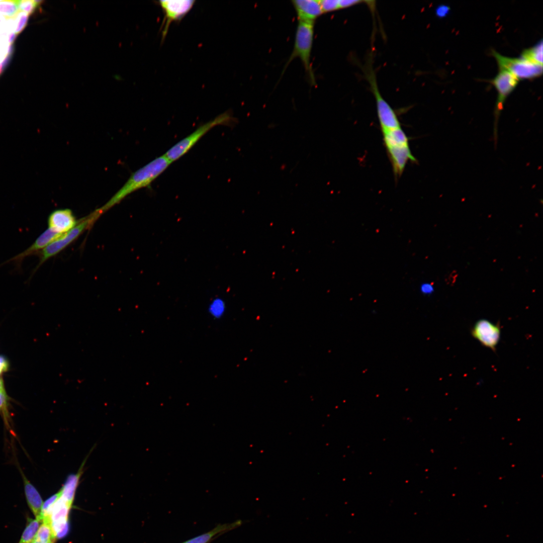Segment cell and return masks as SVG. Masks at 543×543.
Returning <instances> with one entry per match:
<instances>
[{"mask_svg": "<svg viewBox=\"0 0 543 543\" xmlns=\"http://www.w3.org/2000/svg\"><path fill=\"white\" fill-rule=\"evenodd\" d=\"M61 496L60 491L56 494L52 495L48 498L43 503L42 506L40 513V520L42 521L44 518L50 517V513L53 505Z\"/></svg>", "mask_w": 543, "mask_h": 543, "instance_id": "cb8c5ba5", "label": "cell"}, {"mask_svg": "<svg viewBox=\"0 0 543 543\" xmlns=\"http://www.w3.org/2000/svg\"><path fill=\"white\" fill-rule=\"evenodd\" d=\"M0 391L6 393L3 379L0 377Z\"/></svg>", "mask_w": 543, "mask_h": 543, "instance_id": "4dcf8cb0", "label": "cell"}, {"mask_svg": "<svg viewBox=\"0 0 543 543\" xmlns=\"http://www.w3.org/2000/svg\"><path fill=\"white\" fill-rule=\"evenodd\" d=\"M24 483V492L28 505L34 515L35 518L40 521V513L43 500L37 489L27 478L21 470Z\"/></svg>", "mask_w": 543, "mask_h": 543, "instance_id": "5bb4252c", "label": "cell"}, {"mask_svg": "<svg viewBox=\"0 0 543 543\" xmlns=\"http://www.w3.org/2000/svg\"><path fill=\"white\" fill-rule=\"evenodd\" d=\"M499 323L495 324L486 319L478 321L472 329V336L483 346L495 351L500 337Z\"/></svg>", "mask_w": 543, "mask_h": 543, "instance_id": "9c48e42d", "label": "cell"}, {"mask_svg": "<svg viewBox=\"0 0 543 543\" xmlns=\"http://www.w3.org/2000/svg\"><path fill=\"white\" fill-rule=\"evenodd\" d=\"M42 2V1L36 0L18 1V9L29 15L35 11L36 8Z\"/></svg>", "mask_w": 543, "mask_h": 543, "instance_id": "484cf974", "label": "cell"}, {"mask_svg": "<svg viewBox=\"0 0 543 543\" xmlns=\"http://www.w3.org/2000/svg\"><path fill=\"white\" fill-rule=\"evenodd\" d=\"M314 23L298 21L297 26L293 51L288 59L283 73L286 68L296 58H299L305 69L310 84L315 85L316 79L311 63V57L314 36Z\"/></svg>", "mask_w": 543, "mask_h": 543, "instance_id": "7a4b0ae2", "label": "cell"}, {"mask_svg": "<svg viewBox=\"0 0 543 543\" xmlns=\"http://www.w3.org/2000/svg\"><path fill=\"white\" fill-rule=\"evenodd\" d=\"M9 363L8 359L3 355H0V377L8 371Z\"/></svg>", "mask_w": 543, "mask_h": 543, "instance_id": "f1b7e54d", "label": "cell"}, {"mask_svg": "<svg viewBox=\"0 0 543 543\" xmlns=\"http://www.w3.org/2000/svg\"><path fill=\"white\" fill-rule=\"evenodd\" d=\"M386 147L408 145V138L400 128L382 131Z\"/></svg>", "mask_w": 543, "mask_h": 543, "instance_id": "e0dca14e", "label": "cell"}, {"mask_svg": "<svg viewBox=\"0 0 543 543\" xmlns=\"http://www.w3.org/2000/svg\"><path fill=\"white\" fill-rule=\"evenodd\" d=\"M5 20V18L2 15H0V24L2 23Z\"/></svg>", "mask_w": 543, "mask_h": 543, "instance_id": "1f68e13d", "label": "cell"}, {"mask_svg": "<svg viewBox=\"0 0 543 543\" xmlns=\"http://www.w3.org/2000/svg\"><path fill=\"white\" fill-rule=\"evenodd\" d=\"M29 15L21 11L14 18L15 22V33L17 35L25 28L28 21Z\"/></svg>", "mask_w": 543, "mask_h": 543, "instance_id": "d4e9b609", "label": "cell"}, {"mask_svg": "<svg viewBox=\"0 0 543 543\" xmlns=\"http://www.w3.org/2000/svg\"><path fill=\"white\" fill-rule=\"evenodd\" d=\"M419 291L423 295H430L434 292V287L431 283L428 282L423 283L420 285Z\"/></svg>", "mask_w": 543, "mask_h": 543, "instance_id": "83f0119b", "label": "cell"}, {"mask_svg": "<svg viewBox=\"0 0 543 543\" xmlns=\"http://www.w3.org/2000/svg\"><path fill=\"white\" fill-rule=\"evenodd\" d=\"M210 315L215 319L221 318L224 314L226 307L224 302L221 299H217L212 301L209 307Z\"/></svg>", "mask_w": 543, "mask_h": 543, "instance_id": "603a6c76", "label": "cell"}, {"mask_svg": "<svg viewBox=\"0 0 543 543\" xmlns=\"http://www.w3.org/2000/svg\"><path fill=\"white\" fill-rule=\"evenodd\" d=\"M386 149L395 177L400 176L402 173L408 160L416 161L411 153L409 145L388 147H386Z\"/></svg>", "mask_w": 543, "mask_h": 543, "instance_id": "4fadbf2b", "label": "cell"}, {"mask_svg": "<svg viewBox=\"0 0 543 543\" xmlns=\"http://www.w3.org/2000/svg\"><path fill=\"white\" fill-rule=\"evenodd\" d=\"M519 80L508 71L499 69L497 74L490 82L497 92V97L494 112L493 139L495 146L498 139V124L500 115L507 97L514 90Z\"/></svg>", "mask_w": 543, "mask_h": 543, "instance_id": "8992f818", "label": "cell"}, {"mask_svg": "<svg viewBox=\"0 0 543 543\" xmlns=\"http://www.w3.org/2000/svg\"><path fill=\"white\" fill-rule=\"evenodd\" d=\"M319 2L323 13L341 9L340 0H320Z\"/></svg>", "mask_w": 543, "mask_h": 543, "instance_id": "4316f807", "label": "cell"}, {"mask_svg": "<svg viewBox=\"0 0 543 543\" xmlns=\"http://www.w3.org/2000/svg\"><path fill=\"white\" fill-rule=\"evenodd\" d=\"M33 540L41 543L54 542L56 538L52 527L50 518H44Z\"/></svg>", "mask_w": 543, "mask_h": 543, "instance_id": "ac0fdd59", "label": "cell"}, {"mask_svg": "<svg viewBox=\"0 0 543 543\" xmlns=\"http://www.w3.org/2000/svg\"><path fill=\"white\" fill-rule=\"evenodd\" d=\"M492 55L496 59L499 69L506 70L518 80L532 79L542 73V65L530 62L521 57L512 58L503 56L494 50Z\"/></svg>", "mask_w": 543, "mask_h": 543, "instance_id": "52a82bcc", "label": "cell"}, {"mask_svg": "<svg viewBox=\"0 0 543 543\" xmlns=\"http://www.w3.org/2000/svg\"><path fill=\"white\" fill-rule=\"evenodd\" d=\"M78 222L69 209L55 210L50 213L48 218V228L60 234L68 232Z\"/></svg>", "mask_w": 543, "mask_h": 543, "instance_id": "8fae6325", "label": "cell"}, {"mask_svg": "<svg viewBox=\"0 0 543 543\" xmlns=\"http://www.w3.org/2000/svg\"><path fill=\"white\" fill-rule=\"evenodd\" d=\"M18 10V1H0V15L3 16L12 17Z\"/></svg>", "mask_w": 543, "mask_h": 543, "instance_id": "7402d4cb", "label": "cell"}, {"mask_svg": "<svg viewBox=\"0 0 543 543\" xmlns=\"http://www.w3.org/2000/svg\"><path fill=\"white\" fill-rule=\"evenodd\" d=\"M298 21L315 23L323 12L319 1L295 0L292 1Z\"/></svg>", "mask_w": 543, "mask_h": 543, "instance_id": "7c38bea8", "label": "cell"}, {"mask_svg": "<svg viewBox=\"0 0 543 543\" xmlns=\"http://www.w3.org/2000/svg\"><path fill=\"white\" fill-rule=\"evenodd\" d=\"M236 118L229 112L223 113L200 126L192 133L178 142L164 154L171 163L186 154L207 132L218 125H233Z\"/></svg>", "mask_w": 543, "mask_h": 543, "instance_id": "3957f363", "label": "cell"}, {"mask_svg": "<svg viewBox=\"0 0 543 543\" xmlns=\"http://www.w3.org/2000/svg\"><path fill=\"white\" fill-rule=\"evenodd\" d=\"M31 543H41V542H38V541H36L33 540V541H32V542Z\"/></svg>", "mask_w": 543, "mask_h": 543, "instance_id": "d6a6232c", "label": "cell"}, {"mask_svg": "<svg viewBox=\"0 0 543 543\" xmlns=\"http://www.w3.org/2000/svg\"><path fill=\"white\" fill-rule=\"evenodd\" d=\"M171 162L163 154L133 172L125 184L102 207L96 211L101 215L133 192L148 187Z\"/></svg>", "mask_w": 543, "mask_h": 543, "instance_id": "6da1fadb", "label": "cell"}, {"mask_svg": "<svg viewBox=\"0 0 543 543\" xmlns=\"http://www.w3.org/2000/svg\"><path fill=\"white\" fill-rule=\"evenodd\" d=\"M10 399L7 393L0 391V415L3 419L5 426L8 429L11 428V418L9 411Z\"/></svg>", "mask_w": 543, "mask_h": 543, "instance_id": "44dd1931", "label": "cell"}, {"mask_svg": "<svg viewBox=\"0 0 543 543\" xmlns=\"http://www.w3.org/2000/svg\"><path fill=\"white\" fill-rule=\"evenodd\" d=\"M520 57L532 63L542 65V40L524 50Z\"/></svg>", "mask_w": 543, "mask_h": 543, "instance_id": "d6986e66", "label": "cell"}, {"mask_svg": "<svg viewBox=\"0 0 543 543\" xmlns=\"http://www.w3.org/2000/svg\"><path fill=\"white\" fill-rule=\"evenodd\" d=\"M363 69L364 76L368 81L375 99L378 117L382 131L400 128V123L396 113L381 94L371 57L367 61Z\"/></svg>", "mask_w": 543, "mask_h": 543, "instance_id": "277c9868", "label": "cell"}, {"mask_svg": "<svg viewBox=\"0 0 543 543\" xmlns=\"http://www.w3.org/2000/svg\"><path fill=\"white\" fill-rule=\"evenodd\" d=\"M63 234L56 233L49 228L47 229L41 235H40L35 241L28 248L23 252L10 258L5 262H3L0 265H3L7 263L12 262L17 266L20 267L21 263L25 258L27 256L40 252L46 246L54 240L59 238Z\"/></svg>", "mask_w": 543, "mask_h": 543, "instance_id": "30bf717a", "label": "cell"}, {"mask_svg": "<svg viewBox=\"0 0 543 543\" xmlns=\"http://www.w3.org/2000/svg\"><path fill=\"white\" fill-rule=\"evenodd\" d=\"M449 11V8L447 6L441 5L438 6L436 10V15L439 17H443L447 15Z\"/></svg>", "mask_w": 543, "mask_h": 543, "instance_id": "f546056e", "label": "cell"}, {"mask_svg": "<svg viewBox=\"0 0 543 543\" xmlns=\"http://www.w3.org/2000/svg\"><path fill=\"white\" fill-rule=\"evenodd\" d=\"M99 216L93 212L87 217L79 221L77 225L68 232L63 234L59 238L54 240L46 246L39 253L40 260L34 269L33 274L47 260L58 254L75 240L85 229L89 227Z\"/></svg>", "mask_w": 543, "mask_h": 543, "instance_id": "5b68a950", "label": "cell"}, {"mask_svg": "<svg viewBox=\"0 0 543 543\" xmlns=\"http://www.w3.org/2000/svg\"><path fill=\"white\" fill-rule=\"evenodd\" d=\"M40 522L36 518H28L27 525L18 543H31L36 536Z\"/></svg>", "mask_w": 543, "mask_h": 543, "instance_id": "ffe728a7", "label": "cell"}, {"mask_svg": "<svg viewBox=\"0 0 543 543\" xmlns=\"http://www.w3.org/2000/svg\"><path fill=\"white\" fill-rule=\"evenodd\" d=\"M51 543H54V542H51Z\"/></svg>", "mask_w": 543, "mask_h": 543, "instance_id": "836d02e7", "label": "cell"}, {"mask_svg": "<svg viewBox=\"0 0 543 543\" xmlns=\"http://www.w3.org/2000/svg\"><path fill=\"white\" fill-rule=\"evenodd\" d=\"M164 14L160 30L161 41L167 34L172 22L180 21L192 9L195 1L192 0H167L156 2Z\"/></svg>", "mask_w": 543, "mask_h": 543, "instance_id": "ba28073f", "label": "cell"}, {"mask_svg": "<svg viewBox=\"0 0 543 543\" xmlns=\"http://www.w3.org/2000/svg\"><path fill=\"white\" fill-rule=\"evenodd\" d=\"M242 523L239 519L232 523L219 524L212 530L181 543H210L219 535L238 527Z\"/></svg>", "mask_w": 543, "mask_h": 543, "instance_id": "9a60e30c", "label": "cell"}, {"mask_svg": "<svg viewBox=\"0 0 543 543\" xmlns=\"http://www.w3.org/2000/svg\"><path fill=\"white\" fill-rule=\"evenodd\" d=\"M85 462V461L83 462L77 473L71 474L68 476L64 485L60 490V497L71 507L74 500Z\"/></svg>", "mask_w": 543, "mask_h": 543, "instance_id": "2e32d148", "label": "cell"}]
</instances>
